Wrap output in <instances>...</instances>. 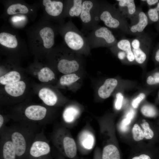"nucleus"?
<instances>
[{"mask_svg":"<svg viewBox=\"0 0 159 159\" xmlns=\"http://www.w3.org/2000/svg\"><path fill=\"white\" fill-rule=\"evenodd\" d=\"M7 129L16 150L17 159H24L28 149L42 126L28 122H16Z\"/></svg>","mask_w":159,"mask_h":159,"instance_id":"1","label":"nucleus"},{"mask_svg":"<svg viewBox=\"0 0 159 159\" xmlns=\"http://www.w3.org/2000/svg\"><path fill=\"white\" fill-rule=\"evenodd\" d=\"M59 29L69 49L78 54H89L91 49L86 37L71 19Z\"/></svg>","mask_w":159,"mask_h":159,"instance_id":"2","label":"nucleus"},{"mask_svg":"<svg viewBox=\"0 0 159 159\" xmlns=\"http://www.w3.org/2000/svg\"><path fill=\"white\" fill-rule=\"evenodd\" d=\"M100 19L109 28L119 29L124 33L129 34L130 25L127 19L115 5L105 0H100Z\"/></svg>","mask_w":159,"mask_h":159,"instance_id":"3","label":"nucleus"},{"mask_svg":"<svg viewBox=\"0 0 159 159\" xmlns=\"http://www.w3.org/2000/svg\"><path fill=\"white\" fill-rule=\"evenodd\" d=\"M51 139L54 145L61 153L70 158L74 157L77 153V145L70 132L64 126L55 127Z\"/></svg>","mask_w":159,"mask_h":159,"instance_id":"4","label":"nucleus"},{"mask_svg":"<svg viewBox=\"0 0 159 159\" xmlns=\"http://www.w3.org/2000/svg\"><path fill=\"white\" fill-rule=\"evenodd\" d=\"M100 2L99 0H83L80 16L82 24V32L87 34L99 25Z\"/></svg>","mask_w":159,"mask_h":159,"instance_id":"5","label":"nucleus"},{"mask_svg":"<svg viewBox=\"0 0 159 159\" xmlns=\"http://www.w3.org/2000/svg\"><path fill=\"white\" fill-rule=\"evenodd\" d=\"M136 65L145 69L152 44L150 36L146 33L130 39Z\"/></svg>","mask_w":159,"mask_h":159,"instance_id":"6","label":"nucleus"},{"mask_svg":"<svg viewBox=\"0 0 159 159\" xmlns=\"http://www.w3.org/2000/svg\"><path fill=\"white\" fill-rule=\"evenodd\" d=\"M86 37L91 49L102 47L109 48L118 41L109 28L99 25L89 32Z\"/></svg>","mask_w":159,"mask_h":159,"instance_id":"7","label":"nucleus"},{"mask_svg":"<svg viewBox=\"0 0 159 159\" xmlns=\"http://www.w3.org/2000/svg\"><path fill=\"white\" fill-rule=\"evenodd\" d=\"M44 129L43 128L36 135L24 159H52L51 147Z\"/></svg>","mask_w":159,"mask_h":159,"instance_id":"8","label":"nucleus"},{"mask_svg":"<svg viewBox=\"0 0 159 159\" xmlns=\"http://www.w3.org/2000/svg\"><path fill=\"white\" fill-rule=\"evenodd\" d=\"M137 82L133 80H125L118 78L106 79L99 87L98 90L99 96L105 99L109 98L116 90H125L134 89L136 87Z\"/></svg>","mask_w":159,"mask_h":159,"instance_id":"9","label":"nucleus"},{"mask_svg":"<svg viewBox=\"0 0 159 159\" xmlns=\"http://www.w3.org/2000/svg\"><path fill=\"white\" fill-rule=\"evenodd\" d=\"M47 110L39 105H32L24 109L23 115L16 119V122L24 121L37 124L41 126L50 123L51 119L47 116Z\"/></svg>","mask_w":159,"mask_h":159,"instance_id":"10","label":"nucleus"},{"mask_svg":"<svg viewBox=\"0 0 159 159\" xmlns=\"http://www.w3.org/2000/svg\"><path fill=\"white\" fill-rule=\"evenodd\" d=\"M0 159H17L15 147L6 126L0 130Z\"/></svg>","mask_w":159,"mask_h":159,"instance_id":"11","label":"nucleus"},{"mask_svg":"<svg viewBox=\"0 0 159 159\" xmlns=\"http://www.w3.org/2000/svg\"><path fill=\"white\" fill-rule=\"evenodd\" d=\"M78 54L69 49L67 57L62 58L59 61L58 69L64 74L72 73L79 70L80 67V59Z\"/></svg>","mask_w":159,"mask_h":159,"instance_id":"12","label":"nucleus"},{"mask_svg":"<svg viewBox=\"0 0 159 159\" xmlns=\"http://www.w3.org/2000/svg\"><path fill=\"white\" fill-rule=\"evenodd\" d=\"M130 20L129 34L136 36L144 33L145 29L149 23L146 13L143 11L140 7L137 8L135 15Z\"/></svg>","mask_w":159,"mask_h":159,"instance_id":"13","label":"nucleus"},{"mask_svg":"<svg viewBox=\"0 0 159 159\" xmlns=\"http://www.w3.org/2000/svg\"><path fill=\"white\" fill-rule=\"evenodd\" d=\"M117 8L121 14L126 19L130 20L135 15L137 10L133 0H117L115 1Z\"/></svg>","mask_w":159,"mask_h":159,"instance_id":"14","label":"nucleus"},{"mask_svg":"<svg viewBox=\"0 0 159 159\" xmlns=\"http://www.w3.org/2000/svg\"><path fill=\"white\" fill-rule=\"evenodd\" d=\"M79 146L87 150L92 149L95 143V137L93 132L88 128L83 130L78 137Z\"/></svg>","mask_w":159,"mask_h":159,"instance_id":"15","label":"nucleus"},{"mask_svg":"<svg viewBox=\"0 0 159 159\" xmlns=\"http://www.w3.org/2000/svg\"><path fill=\"white\" fill-rule=\"evenodd\" d=\"M83 0H70L65 1L64 16L69 17H80Z\"/></svg>","mask_w":159,"mask_h":159,"instance_id":"16","label":"nucleus"},{"mask_svg":"<svg viewBox=\"0 0 159 159\" xmlns=\"http://www.w3.org/2000/svg\"><path fill=\"white\" fill-rule=\"evenodd\" d=\"M43 5L47 13L54 17L60 16L64 11V5L63 2L59 1L44 0Z\"/></svg>","mask_w":159,"mask_h":159,"instance_id":"17","label":"nucleus"},{"mask_svg":"<svg viewBox=\"0 0 159 159\" xmlns=\"http://www.w3.org/2000/svg\"><path fill=\"white\" fill-rule=\"evenodd\" d=\"M115 45L126 54L128 65H136L130 39L122 38L118 41Z\"/></svg>","mask_w":159,"mask_h":159,"instance_id":"18","label":"nucleus"},{"mask_svg":"<svg viewBox=\"0 0 159 159\" xmlns=\"http://www.w3.org/2000/svg\"><path fill=\"white\" fill-rule=\"evenodd\" d=\"M144 86L145 88L153 90L159 87V66L147 73Z\"/></svg>","mask_w":159,"mask_h":159,"instance_id":"19","label":"nucleus"},{"mask_svg":"<svg viewBox=\"0 0 159 159\" xmlns=\"http://www.w3.org/2000/svg\"><path fill=\"white\" fill-rule=\"evenodd\" d=\"M80 114V110L76 107L72 105L67 107L62 113L63 123L66 125L72 124L77 119Z\"/></svg>","mask_w":159,"mask_h":159,"instance_id":"20","label":"nucleus"},{"mask_svg":"<svg viewBox=\"0 0 159 159\" xmlns=\"http://www.w3.org/2000/svg\"><path fill=\"white\" fill-rule=\"evenodd\" d=\"M39 34L44 47L47 49L52 48L54 43V29L51 27H45L40 31Z\"/></svg>","mask_w":159,"mask_h":159,"instance_id":"21","label":"nucleus"},{"mask_svg":"<svg viewBox=\"0 0 159 159\" xmlns=\"http://www.w3.org/2000/svg\"><path fill=\"white\" fill-rule=\"evenodd\" d=\"M39 96L44 103L48 106H53L57 102L58 99L56 94L48 88L41 89L39 92Z\"/></svg>","mask_w":159,"mask_h":159,"instance_id":"22","label":"nucleus"},{"mask_svg":"<svg viewBox=\"0 0 159 159\" xmlns=\"http://www.w3.org/2000/svg\"><path fill=\"white\" fill-rule=\"evenodd\" d=\"M26 84L22 81L6 85L4 87L6 92L9 95L14 97H17L22 95L26 88Z\"/></svg>","mask_w":159,"mask_h":159,"instance_id":"23","label":"nucleus"},{"mask_svg":"<svg viewBox=\"0 0 159 159\" xmlns=\"http://www.w3.org/2000/svg\"><path fill=\"white\" fill-rule=\"evenodd\" d=\"M154 90L153 89L144 87L138 91L132 99L131 102L132 107L134 109H137L147 96Z\"/></svg>","mask_w":159,"mask_h":159,"instance_id":"24","label":"nucleus"},{"mask_svg":"<svg viewBox=\"0 0 159 159\" xmlns=\"http://www.w3.org/2000/svg\"><path fill=\"white\" fill-rule=\"evenodd\" d=\"M101 159H121L119 151L112 144H108L103 148Z\"/></svg>","mask_w":159,"mask_h":159,"instance_id":"25","label":"nucleus"},{"mask_svg":"<svg viewBox=\"0 0 159 159\" xmlns=\"http://www.w3.org/2000/svg\"><path fill=\"white\" fill-rule=\"evenodd\" d=\"M0 44L7 47L15 48L18 45V41L15 36L9 33H0Z\"/></svg>","mask_w":159,"mask_h":159,"instance_id":"26","label":"nucleus"},{"mask_svg":"<svg viewBox=\"0 0 159 159\" xmlns=\"http://www.w3.org/2000/svg\"><path fill=\"white\" fill-rule=\"evenodd\" d=\"M140 112L144 116L150 118L156 117L159 115V111L155 106L145 102L141 106Z\"/></svg>","mask_w":159,"mask_h":159,"instance_id":"27","label":"nucleus"},{"mask_svg":"<svg viewBox=\"0 0 159 159\" xmlns=\"http://www.w3.org/2000/svg\"><path fill=\"white\" fill-rule=\"evenodd\" d=\"M21 76L15 71H10L0 77V83L3 85L14 83L19 81Z\"/></svg>","mask_w":159,"mask_h":159,"instance_id":"28","label":"nucleus"},{"mask_svg":"<svg viewBox=\"0 0 159 159\" xmlns=\"http://www.w3.org/2000/svg\"><path fill=\"white\" fill-rule=\"evenodd\" d=\"M39 80L42 82H47L55 79L54 72L49 67L42 68L38 73Z\"/></svg>","mask_w":159,"mask_h":159,"instance_id":"29","label":"nucleus"},{"mask_svg":"<svg viewBox=\"0 0 159 159\" xmlns=\"http://www.w3.org/2000/svg\"><path fill=\"white\" fill-rule=\"evenodd\" d=\"M29 10L25 5L20 4H12L8 7L7 12L9 15H13L18 13L25 14L27 13Z\"/></svg>","mask_w":159,"mask_h":159,"instance_id":"30","label":"nucleus"},{"mask_svg":"<svg viewBox=\"0 0 159 159\" xmlns=\"http://www.w3.org/2000/svg\"><path fill=\"white\" fill-rule=\"evenodd\" d=\"M124 90H121L116 91L115 95L114 107L117 110H120L122 108L124 102L126 101Z\"/></svg>","mask_w":159,"mask_h":159,"instance_id":"31","label":"nucleus"},{"mask_svg":"<svg viewBox=\"0 0 159 159\" xmlns=\"http://www.w3.org/2000/svg\"><path fill=\"white\" fill-rule=\"evenodd\" d=\"M80 78L74 73L65 74L61 77L59 82L62 85H69L78 80Z\"/></svg>","mask_w":159,"mask_h":159,"instance_id":"32","label":"nucleus"},{"mask_svg":"<svg viewBox=\"0 0 159 159\" xmlns=\"http://www.w3.org/2000/svg\"><path fill=\"white\" fill-rule=\"evenodd\" d=\"M146 14L149 23L159 21V1L155 7L149 8Z\"/></svg>","mask_w":159,"mask_h":159,"instance_id":"33","label":"nucleus"},{"mask_svg":"<svg viewBox=\"0 0 159 159\" xmlns=\"http://www.w3.org/2000/svg\"><path fill=\"white\" fill-rule=\"evenodd\" d=\"M109 48L122 63L128 65L126 54L124 51L118 49L115 45L109 47Z\"/></svg>","mask_w":159,"mask_h":159,"instance_id":"34","label":"nucleus"},{"mask_svg":"<svg viewBox=\"0 0 159 159\" xmlns=\"http://www.w3.org/2000/svg\"><path fill=\"white\" fill-rule=\"evenodd\" d=\"M143 122L141 125L143 129V132L145 138L147 139L150 140L154 138L155 132L151 127L149 123L145 120H143Z\"/></svg>","mask_w":159,"mask_h":159,"instance_id":"35","label":"nucleus"},{"mask_svg":"<svg viewBox=\"0 0 159 159\" xmlns=\"http://www.w3.org/2000/svg\"><path fill=\"white\" fill-rule=\"evenodd\" d=\"M132 132L133 138L136 141H140L145 138L143 131L137 124H135L134 125Z\"/></svg>","mask_w":159,"mask_h":159,"instance_id":"36","label":"nucleus"},{"mask_svg":"<svg viewBox=\"0 0 159 159\" xmlns=\"http://www.w3.org/2000/svg\"><path fill=\"white\" fill-rule=\"evenodd\" d=\"M157 155L156 152L152 154L143 153L134 155L130 159H155Z\"/></svg>","mask_w":159,"mask_h":159,"instance_id":"37","label":"nucleus"},{"mask_svg":"<svg viewBox=\"0 0 159 159\" xmlns=\"http://www.w3.org/2000/svg\"><path fill=\"white\" fill-rule=\"evenodd\" d=\"M131 120L125 117L122 120L120 125V129L123 132H125L128 129V125L130 123Z\"/></svg>","mask_w":159,"mask_h":159,"instance_id":"38","label":"nucleus"},{"mask_svg":"<svg viewBox=\"0 0 159 159\" xmlns=\"http://www.w3.org/2000/svg\"><path fill=\"white\" fill-rule=\"evenodd\" d=\"M153 59L155 64L159 66V47L154 51L153 55Z\"/></svg>","mask_w":159,"mask_h":159,"instance_id":"39","label":"nucleus"},{"mask_svg":"<svg viewBox=\"0 0 159 159\" xmlns=\"http://www.w3.org/2000/svg\"><path fill=\"white\" fill-rule=\"evenodd\" d=\"M142 3L145 4L149 6H151L157 4L159 2L158 0H140Z\"/></svg>","mask_w":159,"mask_h":159,"instance_id":"40","label":"nucleus"},{"mask_svg":"<svg viewBox=\"0 0 159 159\" xmlns=\"http://www.w3.org/2000/svg\"><path fill=\"white\" fill-rule=\"evenodd\" d=\"M7 122L6 119H5L4 116L2 114L0 115V130L5 127L6 123Z\"/></svg>","mask_w":159,"mask_h":159,"instance_id":"41","label":"nucleus"},{"mask_svg":"<svg viewBox=\"0 0 159 159\" xmlns=\"http://www.w3.org/2000/svg\"><path fill=\"white\" fill-rule=\"evenodd\" d=\"M155 102L157 104L159 103V91H158L155 99Z\"/></svg>","mask_w":159,"mask_h":159,"instance_id":"42","label":"nucleus"}]
</instances>
